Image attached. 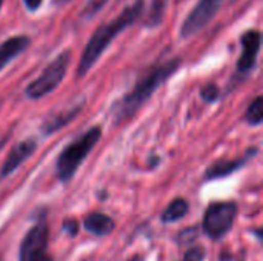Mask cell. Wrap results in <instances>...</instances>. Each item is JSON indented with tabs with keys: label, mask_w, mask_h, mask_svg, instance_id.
Listing matches in <instances>:
<instances>
[{
	"label": "cell",
	"mask_w": 263,
	"mask_h": 261,
	"mask_svg": "<svg viewBox=\"0 0 263 261\" xmlns=\"http://www.w3.org/2000/svg\"><path fill=\"white\" fill-rule=\"evenodd\" d=\"M180 65H182V58L173 57L165 62H160L159 65L153 66L149 71L142 74V77L136 82L133 89L112 105L111 108L112 123L119 126L126 120H129L131 117H134L136 112L153 97V94H156L157 89L171 78V75L180 68Z\"/></svg>",
	"instance_id": "cell-1"
},
{
	"label": "cell",
	"mask_w": 263,
	"mask_h": 261,
	"mask_svg": "<svg viewBox=\"0 0 263 261\" xmlns=\"http://www.w3.org/2000/svg\"><path fill=\"white\" fill-rule=\"evenodd\" d=\"M145 11V0H136L133 5L126 6L116 18H112L108 23H103L99 26L94 34L89 37L82 57L79 60L76 75L77 78H83L89 69L97 63V60L102 57V54L106 51V48L112 43V40L123 32L128 26L136 23Z\"/></svg>",
	"instance_id": "cell-2"
},
{
	"label": "cell",
	"mask_w": 263,
	"mask_h": 261,
	"mask_svg": "<svg viewBox=\"0 0 263 261\" xmlns=\"http://www.w3.org/2000/svg\"><path fill=\"white\" fill-rule=\"evenodd\" d=\"M102 138V128L94 126L76 137L71 143H68L63 151L59 154L55 162V174L57 178L63 183L69 182L91 151L96 148L99 140Z\"/></svg>",
	"instance_id": "cell-3"
},
{
	"label": "cell",
	"mask_w": 263,
	"mask_h": 261,
	"mask_svg": "<svg viewBox=\"0 0 263 261\" xmlns=\"http://www.w3.org/2000/svg\"><path fill=\"white\" fill-rule=\"evenodd\" d=\"M71 57H72L71 51L65 49L54 60H51L46 65V68L40 72V75L26 86L25 89L26 97L31 100H39L55 91L66 75V71L71 63Z\"/></svg>",
	"instance_id": "cell-4"
},
{
	"label": "cell",
	"mask_w": 263,
	"mask_h": 261,
	"mask_svg": "<svg viewBox=\"0 0 263 261\" xmlns=\"http://www.w3.org/2000/svg\"><path fill=\"white\" fill-rule=\"evenodd\" d=\"M239 208L234 202H217L208 206L203 217V232L214 242L222 240L233 228Z\"/></svg>",
	"instance_id": "cell-5"
},
{
	"label": "cell",
	"mask_w": 263,
	"mask_h": 261,
	"mask_svg": "<svg viewBox=\"0 0 263 261\" xmlns=\"http://www.w3.org/2000/svg\"><path fill=\"white\" fill-rule=\"evenodd\" d=\"M49 228L45 218H40L25 235L20 245L18 261H52L48 254Z\"/></svg>",
	"instance_id": "cell-6"
},
{
	"label": "cell",
	"mask_w": 263,
	"mask_h": 261,
	"mask_svg": "<svg viewBox=\"0 0 263 261\" xmlns=\"http://www.w3.org/2000/svg\"><path fill=\"white\" fill-rule=\"evenodd\" d=\"M225 0H199L190 11L180 26V37L191 38L208 26V23L217 15Z\"/></svg>",
	"instance_id": "cell-7"
},
{
	"label": "cell",
	"mask_w": 263,
	"mask_h": 261,
	"mask_svg": "<svg viewBox=\"0 0 263 261\" xmlns=\"http://www.w3.org/2000/svg\"><path fill=\"white\" fill-rule=\"evenodd\" d=\"M240 46H242V54L237 60V72L240 75H247L257 65V57H259L260 46H262L260 31L250 29V31L243 32L240 37Z\"/></svg>",
	"instance_id": "cell-8"
},
{
	"label": "cell",
	"mask_w": 263,
	"mask_h": 261,
	"mask_svg": "<svg viewBox=\"0 0 263 261\" xmlns=\"http://www.w3.org/2000/svg\"><path fill=\"white\" fill-rule=\"evenodd\" d=\"M39 142L35 138H25L22 142H18L6 155L2 168H0V180L5 177H9L17 168H20L29 157L34 155V152L37 151Z\"/></svg>",
	"instance_id": "cell-9"
},
{
	"label": "cell",
	"mask_w": 263,
	"mask_h": 261,
	"mask_svg": "<svg viewBox=\"0 0 263 261\" xmlns=\"http://www.w3.org/2000/svg\"><path fill=\"white\" fill-rule=\"evenodd\" d=\"M85 106V100H80L71 106H66L60 111H52L51 114H48V117L43 120L42 123V132L43 135H51L57 131H60L62 128L68 126L83 109Z\"/></svg>",
	"instance_id": "cell-10"
},
{
	"label": "cell",
	"mask_w": 263,
	"mask_h": 261,
	"mask_svg": "<svg viewBox=\"0 0 263 261\" xmlns=\"http://www.w3.org/2000/svg\"><path fill=\"white\" fill-rule=\"evenodd\" d=\"M257 154V148H253L251 151L247 152V155H243L242 158L237 160H219L214 162L211 166L206 168L205 171V180L211 182V180H219V178H225L231 174H234L236 171L242 169L250 158H253Z\"/></svg>",
	"instance_id": "cell-11"
},
{
	"label": "cell",
	"mask_w": 263,
	"mask_h": 261,
	"mask_svg": "<svg viewBox=\"0 0 263 261\" xmlns=\"http://www.w3.org/2000/svg\"><path fill=\"white\" fill-rule=\"evenodd\" d=\"M31 45V38L28 35H12L0 43V71L8 66L15 57L23 54L26 48Z\"/></svg>",
	"instance_id": "cell-12"
},
{
	"label": "cell",
	"mask_w": 263,
	"mask_h": 261,
	"mask_svg": "<svg viewBox=\"0 0 263 261\" xmlns=\"http://www.w3.org/2000/svg\"><path fill=\"white\" fill-rule=\"evenodd\" d=\"M83 226L88 232H91L92 235H97V237H105V235H109L114 228H116V223L111 217H108L106 214H102V212H92V214H88L83 220Z\"/></svg>",
	"instance_id": "cell-13"
},
{
	"label": "cell",
	"mask_w": 263,
	"mask_h": 261,
	"mask_svg": "<svg viewBox=\"0 0 263 261\" xmlns=\"http://www.w3.org/2000/svg\"><path fill=\"white\" fill-rule=\"evenodd\" d=\"M190 211V205L185 198H176L173 200L168 208L163 211L162 214V222L170 225V223H176L179 220H182Z\"/></svg>",
	"instance_id": "cell-14"
},
{
	"label": "cell",
	"mask_w": 263,
	"mask_h": 261,
	"mask_svg": "<svg viewBox=\"0 0 263 261\" xmlns=\"http://www.w3.org/2000/svg\"><path fill=\"white\" fill-rule=\"evenodd\" d=\"M168 6V0H153L151 3V9L145 17V28H157L162 25L163 18H165V11Z\"/></svg>",
	"instance_id": "cell-15"
},
{
	"label": "cell",
	"mask_w": 263,
	"mask_h": 261,
	"mask_svg": "<svg viewBox=\"0 0 263 261\" xmlns=\"http://www.w3.org/2000/svg\"><path fill=\"white\" fill-rule=\"evenodd\" d=\"M245 122L251 126H259L263 122V98L260 95H257L247 108L245 112Z\"/></svg>",
	"instance_id": "cell-16"
},
{
	"label": "cell",
	"mask_w": 263,
	"mask_h": 261,
	"mask_svg": "<svg viewBox=\"0 0 263 261\" xmlns=\"http://www.w3.org/2000/svg\"><path fill=\"white\" fill-rule=\"evenodd\" d=\"M106 3H108V0H86L83 9L80 11V15H79L80 20H82V22L91 20L92 17H96V15L105 8Z\"/></svg>",
	"instance_id": "cell-17"
},
{
	"label": "cell",
	"mask_w": 263,
	"mask_h": 261,
	"mask_svg": "<svg viewBox=\"0 0 263 261\" xmlns=\"http://www.w3.org/2000/svg\"><path fill=\"white\" fill-rule=\"evenodd\" d=\"M200 97L206 102V103H214L219 98V88L213 83L203 86L200 89Z\"/></svg>",
	"instance_id": "cell-18"
},
{
	"label": "cell",
	"mask_w": 263,
	"mask_h": 261,
	"mask_svg": "<svg viewBox=\"0 0 263 261\" xmlns=\"http://www.w3.org/2000/svg\"><path fill=\"white\" fill-rule=\"evenodd\" d=\"M205 260V249L202 246H194L185 254V261H203Z\"/></svg>",
	"instance_id": "cell-19"
},
{
	"label": "cell",
	"mask_w": 263,
	"mask_h": 261,
	"mask_svg": "<svg viewBox=\"0 0 263 261\" xmlns=\"http://www.w3.org/2000/svg\"><path fill=\"white\" fill-rule=\"evenodd\" d=\"M63 231L69 235V237H76L79 234V222L74 218H68L63 222Z\"/></svg>",
	"instance_id": "cell-20"
},
{
	"label": "cell",
	"mask_w": 263,
	"mask_h": 261,
	"mask_svg": "<svg viewBox=\"0 0 263 261\" xmlns=\"http://www.w3.org/2000/svg\"><path fill=\"white\" fill-rule=\"evenodd\" d=\"M196 237H197V231H196L194 228H191V229L182 231L180 235H179V240H180V243H188V242L194 240Z\"/></svg>",
	"instance_id": "cell-21"
},
{
	"label": "cell",
	"mask_w": 263,
	"mask_h": 261,
	"mask_svg": "<svg viewBox=\"0 0 263 261\" xmlns=\"http://www.w3.org/2000/svg\"><path fill=\"white\" fill-rule=\"evenodd\" d=\"M23 3H25V8H26L29 12H35V11L42 6L43 0H23Z\"/></svg>",
	"instance_id": "cell-22"
},
{
	"label": "cell",
	"mask_w": 263,
	"mask_h": 261,
	"mask_svg": "<svg viewBox=\"0 0 263 261\" xmlns=\"http://www.w3.org/2000/svg\"><path fill=\"white\" fill-rule=\"evenodd\" d=\"M6 143H8V135H2V137H0V152H2V149L5 148Z\"/></svg>",
	"instance_id": "cell-23"
},
{
	"label": "cell",
	"mask_w": 263,
	"mask_h": 261,
	"mask_svg": "<svg viewBox=\"0 0 263 261\" xmlns=\"http://www.w3.org/2000/svg\"><path fill=\"white\" fill-rule=\"evenodd\" d=\"M69 2H72V0H54V5L62 6V5H66V3H69Z\"/></svg>",
	"instance_id": "cell-24"
},
{
	"label": "cell",
	"mask_w": 263,
	"mask_h": 261,
	"mask_svg": "<svg viewBox=\"0 0 263 261\" xmlns=\"http://www.w3.org/2000/svg\"><path fill=\"white\" fill-rule=\"evenodd\" d=\"M3 2H5V0H0V9H2V6H3Z\"/></svg>",
	"instance_id": "cell-25"
},
{
	"label": "cell",
	"mask_w": 263,
	"mask_h": 261,
	"mask_svg": "<svg viewBox=\"0 0 263 261\" xmlns=\"http://www.w3.org/2000/svg\"><path fill=\"white\" fill-rule=\"evenodd\" d=\"M82 261H89V260H82Z\"/></svg>",
	"instance_id": "cell-26"
},
{
	"label": "cell",
	"mask_w": 263,
	"mask_h": 261,
	"mask_svg": "<svg viewBox=\"0 0 263 261\" xmlns=\"http://www.w3.org/2000/svg\"><path fill=\"white\" fill-rule=\"evenodd\" d=\"M0 261H2V258H0Z\"/></svg>",
	"instance_id": "cell-27"
}]
</instances>
